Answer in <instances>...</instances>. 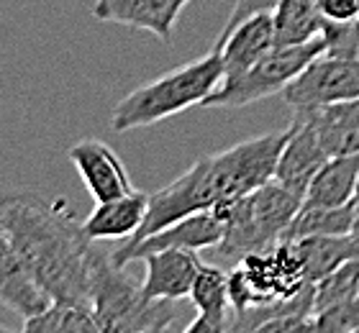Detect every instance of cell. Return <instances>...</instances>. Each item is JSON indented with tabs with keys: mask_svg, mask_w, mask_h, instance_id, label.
Segmentation results:
<instances>
[{
	"mask_svg": "<svg viewBox=\"0 0 359 333\" xmlns=\"http://www.w3.org/2000/svg\"><path fill=\"white\" fill-rule=\"evenodd\" d=\"M90 308L100 333H157L177 328L172 300H151L111 254L97 249L90 272Z\"/></svg>",
	"mask_w": 359,
	"mask_h": 333,
	"instance_id": "4",
	"label": "cell"
},
{
	"mask_svg": "<svg viewBox=\"0 0 359 333\" xmlns=\"http://www.w3.org/2000/svg\"><path fill=\"white\" fill-rule=\"evenodd\" d=\"M52 303L36 277L31 274L21 254L15 252L13 241L0 226V308L21 315L23 320L36 315Z\"/></svg>",
	"mask_w": 359,
	"mask_h": 333,
	"instance_id": "13",
	"label": "cell"
},
{
	"mask_svg": "<svg viewBox=\"0 0 359 333\" xmlns=\"http://www.w3.org/2000/svg\"><path fill=\"white\" fill-rule=\"evenodd\" d=\"M359 179V151L331 156L313 177L306 193V203L318 205H346L352 203Z\"/></svg>",
	"mask_w": 359,
	"mask_h": 333,
	"instance_id": "19",
	"label": "cell"
},
{
	"mask_svg": "<svg viewBox=\"0 0 359 333\" xmlns=\"http://www.w3.org/2000/svg\"><path fill=\"white\" fill-rule=\"evenodd\" d=\"M221 82H224V60L221 49L213 46L201 60L175 67L162 77L121 97L111 113V126L116 133H126L162 123L193 105H203V100Z\"/></svg>",
	"mask_w": 359,
	"mask_h": 333,
	"instance_id": "3",
	"label": "cell"
},
{
	"mask_svg": "<svg viewBox=\"0 0 359 333\" xmlns=\"http://www.w3.org/2000/svg\"><path fill=\"white\" fill-rule=\"evenodd\" d=\"M29 333H100L95 313L90 303L75 300H52L44 311L23 320Z\"/></svg>",
	"mask_w": 359,
	"mask_h": 333,
	"instance_id": "22",
	"label": "cell"
},
{
	"mask_svg": "<svg viewBox=\"0 0 359 333\" xmlns=\"http://www.w3.org/2000/svg\"><path fill=\"white\" fill-rule=\"evenodd\" d=\"M329 159L331 156L326 154L311 121H306L303 116H292L290 133L283 147V154L277 159L275 179L306 200L308 187Z\"/></svg>",
	"mask_w": 359,
	"mask_h": 333,
	"instance_id": "10",
	"label": "cell"
},
{
	"mask_svg": "<svg viewBox=\"0 0 359 333\" xmlns=\"http://www.w3.org/2000/svg\"><path fill=\"white\" fill-rule=\"evenodd\" d=\"M0 331H3V323H0Z\"/></svg>",
	"mask_w": 359,
	"mask_h": 333,
	"instance_id": "29",
	"label": "cell"
},
{
	"mask_svg": "<svg viewBox=\"0 0 359 333\" xmlns=\"http://www.w3.org/2000/svg\"><path fill=\"white\" fill-rule=\"evenodd\" d=\"M357 297H359V295H357Z\"/></svg>",
	"mask_w": 359,
	"mask_h": 333,
	"instance_id": "30",
	"label": "cell"
},
{
	"mask_svg": "<svg viewBox=\"0 0 359 333\" xmlns=\"http://www.w3.org/2000/svg\"><path fill=\"white\" fill-rule=\"evenodd\" d=\"M0 226L49 300L90 303L97 241L85 233L65 200L0 185Z\"/></svg>",
	"mask_w": 359,
	"mask_h": 333,
	"instance_id": "1",
	"label": "cell"
},
{
	"mask_svg": "<svg viewBox=\"0 0 359 333\" xmlns=\"http://www.w3.org/2000/svg\"><path fill=\"white\" fill-rule=\"evenodd\" d=\"M352 233L359 238V215H357V221H354V229H352Z\"/></svg>",
	"mask_w": 359,
	"mask_h": 333,
	"instance_id": "28",
	"label": "cell"
},
{
	"mask_svg": "<svg viewBox=\"0 0 359 333\" xmlns=\"http://www.w3.org/2000/svg\"><path fill=\"white\" fill-rule=\"evenodd\" d=\"M323 18L329 21H357L359 0H318Z\"/></svg>",
	"mask_w": 359,
	"mask_h": 333,
	"instance_id": "26",
	"label": "cell"
},
{
	"mask_svg": "<svg viewBox=\"0 0 359 333\" xmlns=\"http://www.w3.org/2000/svg\"><path fill=\"white\" fill-rule=\"evenodd\" d=\"M216 49H221L224 60V80L239 77L249 67L257 64L275 46V18L269 11L255 13L231 29L226 36L216 39Z\"/></svg>",
	"mask_w": 359,
	"mask_h": 333,
	"instance_id": "14",
	"label": "cell"
},
{
	"mask_svg": "<svg viewBox=\"0 0 359 333\" xmlns=\"http://www.w3.org/2000/svg\"><path fill=\"white\" fill-rule=\"evenodd\" d=\"M147 272H144L142 290L151 300H185L190 297L193 282L198 277L203 259L198 252L190 249H162V252L144 257Z\"/></svg>",
	"mask_w": 359,
	"mask_h": 333,
	"instance_id": "12",
	"label": "cell"
},
{
	"mask_svg": "<svg viewBox=\"0 0 359 333\" xmlns=\"http://www.w3.org/2000/svg\"><path fill=\"white\" fill-rule=\"evenodd\" d=\"M277 3L280 0H236L231 8V13H229V18H226V26L221 29V34H218V39L226 36L231 29H236L244 18H249V15H255V13H264V11H275Z\"/></svg>",
	"mask_w": 359,
	"mask_h": 333,
	"instance_id": "25",
	"label": "cell"
},
{
	"mask_svg": "<svg viewBox=\"0 0 359 333\" xmlns=\"http://www.w3.org/2000/svg\"><path fill=\"white\" fill-rule=\"evenodd\" d=\"M300 205L303 198L280 185L275 177L244 198L216 205L226 223V233L216 246V257L236 264L249 254L272 249L277 241H283Z\"/></svg>",
	"mask_w": 359,
	"mask_h": 333,
	"instance_id": "5",
	"label": "cell"
},
{
	"mask_svg": "<svg viewBox=\"0 0 359 333\" xmlns=\"http://www.w3.org/2000/svg\"><path fill=\"white\" fill-rule=\"evenodd\" d=\"M190 303L198 318L185 326L187 333H226L231 323V300H229V272L216 264L203 261L190 290Z\"/></svg>",
	"mask_w": 359,
	"mask_h": 333,
	"instance_id": "15",
	"label": "cell"
},
{
	"mask_svg": "<svg viewBox=\"0 0 359 333\" xmlns=\"http://www.w3.org/2000/svg\"><path fill=\"white\" fill-rule=\"evenodd\" d=\"M311 121L329 156L354 154L359 151V97L341 100L306 113H292Z\"/></svg>",
	"mask_w": 359,
	"mask_h": 333,
	"instance_id": "17",
	"label": "cell"
},
{
	"mask_svg": "<svg viewBox=\"0 0 359 333\" xmlns=\"http://www.w3.org/2000/svg\"><path fill=\"white\" fill-rule=\"evenodd\" d=\"M298 254L306 266L308 282H318L344 261L359 259V238L354 233L344 236H306L295 241Z\"/></svg>",
	"mask_w": 359,
	"mask_h": 333,
	"instance_id": "20",
	"label": "cell"
},
{
	"mask_svg": "<svg viewBox=\"0 0 359 333\" xmlns=\"http://www.w3.org/2000/svg\"><path fill=\"white\" fill-rule=\"evenodd\" d=\"M147 210H149V195L134 190L123 198L95 203V210L83 221V229L93 241L131 238L142 229Z\"/></svg>",
	"mask_w": 359,
	"mask_h": 333,
	"instance_id": "16",
	"label": "cell"
},
{
	"mask_svg": "<svg viewBox=\"0 0 359 333\" xmlns=\"http://www.w3.org/2000/svg\"><path fill=\"white\" fill-rule=\"evenodd\" d=\"M275 18V46L303 44L321 36L323 18L318 0H280L272 11Z\"/></svg>",
	"mask_w": 359,
	"mask_h": 333,
	"instance_id": "21",
	"label": "cell"
},
{
	"mask_svg": "<svg viewBox=\"0 0 359 333\" xmlns=\"http://www.w3.org/2000/svg\"><path fill=\"white\" fill-rule=\"evenodd\" d=\"M357 215L354 200L346 205H318V203L303 200V205L290 221L283 238L298 241L306 236H344V233H352Z\"/></svg>",
	"mask_w": 359,
	"mask_h": 333,
	"instance_id": "18",
	"label": "cell"
},
{
	"mask_svg": "<svg viewBox=\"0 0 359 333\" xmlns=\"http://www.w3.org/2000/svg\"><path fill=\"white\" fill-rule=\"evenodd\" d=\"M313 315L329 311L334 305H341L346 300H354L359 295V259L344 261L334 272L313 282Z\"/></svg>",
	"mask_w": 359,
	"mask_h": 333,
	"instance_id": "23",
	"label": "cell"
},
{
	"mask_svg": "<svg viewBox=\"0 0 359 333\" xmlns=\"http://www.w3.org/2000/svg\"><path fill=\"white\" fill-rule=\"evenodd\" d=\"M190 0H95L93 15L103 23H118L149 31L159 41L170 44L182 8Z\"/></svg>",
	"mask_w": 359,
	"mask_h": 333,
	"instance_id": "11",
	"label": "cell"
},
{
	"mask_svg": "<svg viewBox=\"0 0 359 333\" xmlns=\"http://www.w3.org/2000/svg\"><path fill=\"white\" fill-rule=\"evenodd\" d=\"M326 52L323 36H316L303 44L272 46L262 60L252 64L239 77L224 80L205 100L203 108H244L249 103L264 100L269 95L283 93L316 57Z\"/></svg>",
	"mask_w": 359,
	"mask_h": 333,
	"instance_id": "6",
	"label": "cell"
},
{
	"mask_svg": "<svg viewBox=\"0 0 359 333\" xmlns=\"http://www.w3.org/2000/svg\"><path fill=\"white\" fill-rule=\"evenodd\" d=\"M280 95L292 113L354 100L359 97V57H334L323 52Z\"/></svg>",
	"mask_w": 359,
	"mask_h": 333,
	"instance_id": "7",
	"label": "cell"
},
{
	"mask_svg": "<svg viewBox=\"0 0 359 333\" xmlns=\"http://www.w3.org/2000/svg\"><path fill=\"white\" fill-rule=\"evenodd\" d=\"M354 208H357V213H359V179H357V190H354Z\"/></svg>",
	"mask_w": 359,
	"mask_h": 333,
	"instance_id": "27",
	"label": "cell"
},
{
	"mask_svg": "<svg viewBox=\"0 0 359 333\" xmlns=\"http://www.w3.org/2000/svg\"><path fill=\"white\" fill-rule=\"evenodd\" d=\"M321 36L326 41V54L359 57V18L357 21H329L326 18Z\"/></svg>",
	"mask_w": 359,
	"mask_h": 333,
	"instance_id": "24",
	"label": "cell"
},
{
	"mask_svg": "<svg viewBox=\"0 0 359 333\" xmlns=\"http://www.w3.org/2000/svg\"><path fill=\"white\" fill-rule=\"evenodd\" d=\"M67 159L83 179L85 190L95 203L116 200L134 193L136 187L128 177L126 164L100 139H83L72 144L67 151Z\"/></svg>",
	"mask_w": 359,
	"mask_h": 333,
	"instance_id": "9",
	"label": "cell"
},
{
	"mask_svg": "<svg viewBox=\"0 0 359 333\" xmlns=\"http://www.w3.org/2000/svg\"><path fill=\"white\" fill-rule=\"evenodd\" d=\"M287 133L290 128L262 133L198 159L185 175H180L175 182L149 195V210L142 229L126 238V244L142 241L182 215L224 205L262 187L275 177L277 159L283 154Z\"/></svg>",
	"mask_w": 359,
	"mask_h": 333,
	"instance_id": "2",
	"label": "cell"
},
{
	"mask_svg": "<svg viewBox=\"0 0 359 333\" xmlns=\"http://www.w3.org/2000/svg\"><path fill=\"white\" fill-rule=\"evenodd\" d=\"M226 233L224 215L218 208L198 210V213L182 215L177 221L167 223L165 229L154 231L142 241L121 244L111 252V259L118 266H126L128 261H142L147 254L162 252V249H190V252H205L216 249Z\"/></svg>",
	"mask_w": 359,
	"mask_h": 333,
	"instance_id": "8",
	"label": "cell"
}]
</instances>
